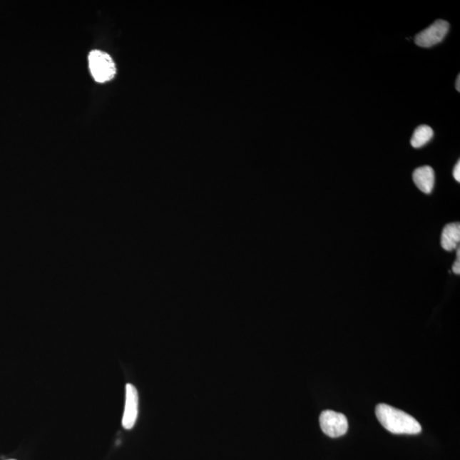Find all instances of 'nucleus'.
<instances>
[{"mask_svg":"<svg viewBox=\"0 0 460 460\" xmlns=\"http://www.w3.org/2000/svg\"><path fill=\"white\" fill-rule=\"evenodd\" d=\"M376 416L380 424L393 434L416 435L422 431L421 426L414 417L387 404L377 406Z\"/></svg>","mask_w":460,"mask_h":460,"instance_id":"1","label":"nucleus"},{"mask_svg":"<svg viewBox=\"0 0 460 460\" xmlns=\"http://www.w3.org/2000/svg\"><path fill=\"white\" fill-rule=\"evenodd\" d=\"M88 60L91 76L96 82L105 83L115 78L116 67L111 56L96 50L91 52Z\"/></svg>","mask_w":460,"mask_h":460,"instance_id":"2","label":"nucleus"},{"mask_svg":"<svg viewBox=\"0 0 460 460\" xmlns=\"http://www.w3.org/2000/svg\"><path fill=\"white\" fill-rule=\"evenodd\" d=\"M320 426L327 436L336 438L344 436L348 431V420L343 414L327 410L320 415Z\"/></svg>","mask_w":460,"mask_h":460,"instance_id":"3","label":"nucleus"},{"mask_svg":"<svg viewBox=\"0 0 460 460\" xmlns=\"http://www.w3.org/2000/svg\"><path fill=\"white\" fill-rule=\"evenodd\" d=\"M449 30V24L444 20H437L429 28L416 35L415 43L420 47L429 48L444 41Z\"/></svg>","mask_w":460,"mask_h":460,"instance_id":"4","label":"nucleus"},{"mask_svg":"<svg viewBox=\"0 0 460 460\" xmlns=\"http://www.w3.org/2000/svg\"><path fill=\"white\" fill-rule=\"evenodd\" d=\"M138 392L133 384H127L126 387V404L123 414L122 426L126 429H133L138 416Z\"/></svg>","mask_w":460,"mask_h":460,"instance_id":"5","label":"nucleus"},{"mask_svg":"<svg viewBox=\"0 0 460 460\" xmlns=\"http://www.w3.org/2000/svg\"><path fill=\"white\" fill-rule=\"evenodd\" d=\"M414 182L424 194H431L435 186V172L431 166H421L416 169L413 174Z\"/></svg>","mask_w":460,"mask_h":460,"instance_id":"6","label":"nucleus"},{"mask_svg":"<svg viewBox=\"0 0 460 460\" xmlns=\"http://www.w3.org/2000/svg\"><path fill=\"white\" fill-rule=\"evenodd\" d=\"M460 242V225L459 223H449L442 230L441 245L446 251L457 249Z\"/></svg>","mask_w":460,"mask_h":460,"instance_id":"7","label":"nucleus"},{"mask_svg":"<svg viewBox=\"0 0 460 460\" xmlns=\"http://www.w3.org/2000/svg\"><path fill=\"white\" fill-rule=\"evenodd\" d=\"M434 136V131L428 126H420L414 131L413 138L411 139L412 146L416 148L426 145Z\"/></svg>","mask_w":460,"mask_h":460,"instance_id":"8","label":"nucleus"},{"mask_svg":"<svg viewBox=\"0 0 460 460\" xmlns=\"http://www.w3.org/2000/svg\"><path fill=\"white\" fill-rule=\"evenodd\" d=\"M454 177L455 178V180L457 182H460V162L459 161L457 165H455V168L454 169Z\"/></svg>","mask_w":460,"mask_h":460,"instance_id":"9","label":"nucleus"},{"mask_svg":"<svg viewBox=\"0 0 460 460\" xmlns=\"http://www.w3.org/2000/svg\"><path fill=\"white\" fill-rule=\"evenodd\" d=\"M453 272L456 275L460 274V257H457V260L453 265Z\"/></svg>","mask_w":460,"mask_h":460,"instance_id":"10","label":"nucleus"},{"mask_svg":"<svg viewBox=\"0 0 460 460\" xmlns=\"http://www.w3.org/2000/svg\"><path fill=\"white\" fill-rule=\"evenodd\" d=\"M456 89L458 91H460V76H459L456 81Z\"/></svg>","mask_w":460,"mask_h":460,"instance_id":"11","label":"nucleus"},{"mask_svg":"<svg viewBox=\"0 0 460 460\" xmlns=\"http://www.w3.org/2000/svg\"><path fill=\"white\" fill-rule=\"evenodd\" d=\"M9 460H15V459H9Z\"/></svg>","mask_w":460,"mask_h":460,"instance_id":"12","label":"nucleus"}]
</instances>
